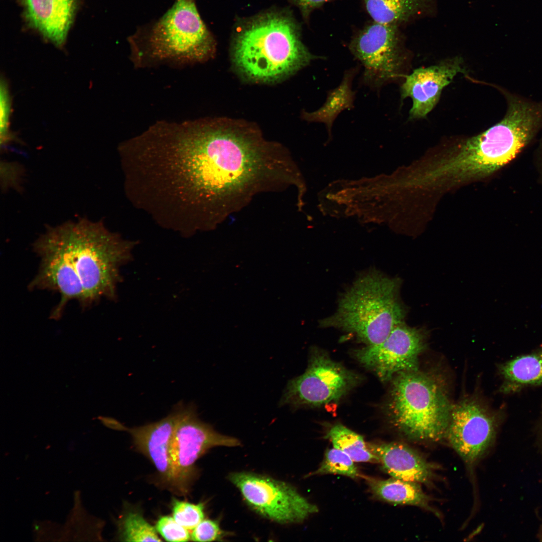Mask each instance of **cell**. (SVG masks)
Wrapping results in <instances>:
<instances>
[{
    "mask_svg": "<svg viewBox=\"0 0 542 542\" xmlns=\"http://www.w3.org/2000/svg\"><path fill=\"white\" fill-rule=\"evenodd\" d=\"M152 174L167 207L195 231H207L262 191L298 186L281 148L257 133L210 119L170 121L155 147Z\"/></svg>",
    "mask_w": 542,
    "mask_h": 542,
    "instance_id": "cell-1",
    "label": "cell"
},
{
    "mask_svg": "<svg viewBox=\"0 0 542 542\" xmlns=\"http://www.w3.org/2000/svg\"><path fill=\"white\" fill-rule=\"evenodd\" d=\"M44 234L72 262L84 291L82 307L102 297H116L120 267L130 259L136 242L110 231L102 221L86 218L49 227Z\"/></svg>",
    "mask_w": 542,
    "mask_h": 542,
    "instance_id": "cell-2",
    "label": "cell"
},
{
    "mask_svg": "<svg viewBox=\"0 0 542 542\" xmlns=\"http://www.w3.org/2000/svg\"><path fill=\"white\" fill-rule=\"evenodd\" d=\"M299 25L280 12L262 14L236 33L233 46L237 68L248 78L273 82L296 72L323 57L310 52L302 42Z\"/></svg>",
    "mask_w": 542,
    "mask_h": 542,
    "instance_id": "cell-3",
    "label": "cell"
},
{
    "mask_svg": "<svg viewBox=\"0 0 542 542\" xmlns=\"http://www.w3.org/2000/svg\"><path fill=\"white\" fill-rule=\"evenodd\" d=\"M134 67H181L212 56L214 38L202 20L195 0H175L157 20L128 37Z\"/></svg>",
    "mask_w": 542,
    "mask_h": 542,
    "instance_id": "cell-4",
    "label": "cell"
},
{
    "mask_svg": "<svg viewBox=\"0 0 542 542\" xmlns=\"http://www.w3.org/2000/svg\"><path fill=\"white\" fill-rule=\"evenodd\" d=\"M400 281L376 270L363 274L340 298L336 311L321 325L352 333L367 345L383 342L404 322L406 309L398 295Z\"/></svg>",
    "mask_w": 542,
    "mask_h": 542,
    "instance_id": "cell-5",
    "label": "cell"
},
{
    "mask_svg": "<svg viewBox=\"0 0 542 542\" xmlns=\"http://www.w3.org/2000/svg\"><path fill=\"white\" fill-rule=\"evenodd\" d=\"M438 373L419 369L399 373L391 380L389 421L409 440L438 442L446 437L453 403Z\"/></svg>",
    "mask_w": 542,
    "mask_h": 542,
    "instance_id": "cell-6",
    "label": "cell"
},
{
    "mask_svg": "<svg viewBox=\"0 0 542 542\" xmlns=\"http://www.w3.org/2000/svg\"><path fill=\"white\" fill-rule=\"evenodd\" d=\"M179 414L169 449L168 486L180 495L189 492L195 475L194 464L207 450L240 445L236 438L222 435L198 417L193 405L178 404Z\"/></svg>",
    "mask_w": 542,
    "mask_h": 542,
    "instance_id": "cell-7",
    "label": "cell"
},
{
    "mask_svg": "<svg viewBox=\"0 0 542 542\" xmlns=\"http://www.w3.org/2000/svg\"><path fill=\"white\" fill-rule=\"evenodd\" d=\"M349 49L364 67L363 83L374 89L401 75L405 52L399 26L369 22L352 37Z\"/></svg>",
    "mask_w": 542,
    "mask_h": 542,
    "instance_id": "cell-8",
    "label": "cell"
},
{
    "mask_svg": "<svg viewBox=\"0 0 542 542\" xmlns=\"http://www.w3.org/2000/svg\"><path fill=\"white\" fill-rule=\"evenodd\" d=\"M358 381L356 374L317 351L305 372L287 383L279 405L293 409L317 406L338 401Z\"/></svg>",
    "mask_w": 542,
    "mask_h": 542,
    "instance_id": "cell-9",
    "label": "cell"
},
{
    "mask_svg": "<svg viewBox=\"0 0 542 542\" xmlns=\"http://www.w3.org/2000/svg\"><path fill=\"white\" fill-rule=\"evenodd\" d=\"M229 479L253 510L274 521L301 522L318 511L316 505L285 482L246 472L233 473Z\"/></svg>",
    "mask_w": 542,
    "mask_h": 542,
    "instance_id": "cell-10",
    "label": "cell"
},
{
    "mask_svg": "<svg viewBox=\"0 0 542 542\" xmlns=\"http://www.w3.org/2000/svg\"><path fill=\"white\" fill-rule=\"evenodd\" d=\"M428 337L426 329L402 322L383 342L356 350L355 357L382 381H388L399 373L419 369V358L427 349Z\"/></svg>",
    "mask_w": 542,
    "mask_h": 542,
    "instance_id": "cell-11",
    "label": "cell"
},
{
    "mask_svg": "<svg viewBox=\"0 0 542 542\" xmlns=\"http://www.w3.org/2000/svg\"><path fill=\"white\" fill-rule=\"evenodd\" d=\"M495 434L494 418L477 398L464 397L453 404L445 438L466 463L478 461Z\"/></svg>",
    "mask_w": 542,
    "mask_h": 542,
    "instance_id": "cell-12",
    "label": "cell"
},
{
    "mask_svg": "<svg viewBox=\"0 0 542 542\" xmlns=\"http://www.w3.org/2000/svg\"><path fill=\"white\" fill-rule=\"evenodd\" d=\"M33 249L40 257L41 262L37 274L29 285V289L53 291L60 296L50 318L59 319L67 304L72 300L78 301L82 306L84 301L83 287L69 257L44 234L35 241Z\"/></svg>",
    "mask_w": 542,
    "mask_h": 542,
    "instance_id": "cell-13",
    "label": "cell"
},
{
    "mask_svg": "<svg viewBox=\"0 0 542 542\" xmlns=\"http://www.w3.org/2000/svg\"><path fill=\"white\" fill-rule=\"evenodd\" d=\"M466 73L462 58L456 57L437 65L415 69L406 75L400 95L402 99L409 97L412 100L410 117L426 116L437 104L444 88L458 74Z\"/></svg>",
    "mask_w": 542,
    "mask_h": 542,
    "instance_id": "cell-14",
    "label": "cell"
},
{
    "mask_svg": "<svg viewBox=\"0 0 542 542\" xmlns=\"http://www.w3.org/2000/svg\"><path fill=\"white\" fill-rule=\"evenodd\" d=\"M179 414L178 404L167 417L156 422L133 428L124 426L113 418L100 417L106 427L125 431L131 436L137 449L146 456L167 485L170 476L169 449Z\"/></svg>",
    "mask_w": 542,
    "mask_h": 542,
    "instance_id": "cell-15",
    "label": "cell"
},
{
    "mask_svg": "<svg viewBox=\"0 0 542 542\" xmlns=\"http://www.w3.org/2000/svg\"><path fill=\"white\" fill-rule=\"evenodd\" d=\"M23 5L28 24L62 46L73 20L77 0H23Z\"/></svg>",
    "mask_w": 542,
    "mask_h": 542,
    "instance_id": "cell-16",
    "label": "cell"
},
{
    "mask_svg": "<svg viewBox=\"0 0 542 542\" xmlns=\"http://www.w3.org/2000/svg\"><path fill=\"white\" fill-rule=\"evenodd\" d=\"M385 472L393 478L429 484L434 476V466L418 452L399 443L368 444Z\"/></svg>",
    "mask_w": 542,
    "mask_h": 542,
    "instance_id": "cell-17",
    "label": "cell"
},
{
    "mask_svg": "<svg viewBox=\"0 0 542 542\" xmlns=\"http://www.w3.org/2000/svg\"><path fill=\"white\" fill-rule=\"evenodd\" d=\"M372 21L384 25L406 23L430 7V0H361Z\"/></svg>",
    "mask_w": 542,
    "mask_h": 542,
    "instance_id": "cell-18",
    "label": "cell"
},
{
    "mask_svg": "<svg viewBox=\"0 0 542 542\" xmlns=\"http://www.w3.org/2000/svg\"><path fill=\"white\" fill-rule=\"evenodd\" d=\"M372 492L385 501L397 504L417 506L433 510L430 498L424 492L420 483L392 477L386 480L369 481Z\"/></svg>",
    "mask_w": 542,
    "mask_h": 542,
    "instance_id": "cell-19",
    "label": "cell"
},
{
    "mask_svg": "<svg viewBox=\"0 0 542 542\" xmlns=\"http://www.w3.org/2000/svg\"><path fill=\"white\" fill-rule=\"evenodd\" d=\"M357 70L358 68H354L346 71L341 84L328 93L324 104L314 112L304 113L305 118L310 121L325 123L330 133L333 122L338 114L344 109L353 107L355 93L351 85Z\"/></svg>",
    "mask_w": 542,
    "mask_h": 542,
    "instance_id": "cell-20",
    "label": "cell"
},
{
    "mask_svg": "<svg viewBox=\"0 0 542 542\" xmlns=\"http://www.w3.org/2000/svg\"><path fill=\"white\" fill-rule=\"evenodd\" d=\"M500 371L509 384L517 386L542 384V347L505 362L501 365Z\"/></svg>",
    "mask_w": 542,
    "mask_h": 542,
    "instance_id": "cell-21",
    "label": "cell"
},
{
    "mask_svg": "<svg viewBox=\"0 0 542 542\" xmlns=\"http://www.w3.org/2000/svg\"><path fill=\"white\" fill-rule=\"evenodd\" d=\"M333 447L347 454L354 461L378 462L363 437L341 424L332 426L327 434Z\"/></svg>",
    "mask_w": 542,
    "mask_h": 542,
    "instance_id": "cell-22",
    "label": "cell"
},
{
    "mask_svg": "<svg viewBox=\"0 0 542 542\" xmlns=\"http://www.w3.org/2000/svg\"><path fill=\"white\" fill-rule=\"evenodd\" d=\"M119 537L124 541H160L155 528L137 511L126 513L118 522Z\"/></svg>",
    "mask_w": 542,
    "mask_h": 542,
    "instance_id": "cell-23",
    "label": "cell"
},
{
    "mask_svg": "<svg viewBox=\"0 0 542 542\" xmlns=\"http://www.w3.org/2000/svg\"><path fill=\"white\" fill-rule=\"evenodd\" d=\"M354 462L347 454L333 447L326 451L323 461L314 474H339L357 478L360 474Z\"/></svg>",
    "mask_w": 542,
    "mask_h": 542,
    "instance_id": "cell-24",
    "label": "cell"
},
{
    "mask_svg": "<svg viewBox=\"0 0 542 542\" xmlns=\"http://www.w3.org/2000/svg\"><path fill=\"white\" fill-rule=\"evenodd\" d=\"M172 510L174 519L188 530H193L204 518L202 503L194 504L174 498Z\"/></svg>",
    "mask_w": 542,
    "mask_h": 542,
    "instance_id": "cell-25",
    "label": "cell"
},
{
    "mask_svg": "<svg viewBox=\"0 0 542 542\" xmlns=\"http://www.w3.org/2000/svg\"><path fill=\"white\" fill-rule=\"evenodd\" d=\"M1 145L5 149L15 137L10 131V118L12 112V101L7 81L2 77L0 88Z\"/></svg>",
    "mask_w": 542,
    "mask_h": 542,
    "instance_id": "cell-26",
    "label": "cell"
},
{
    "mask_svg": "<svg viewBox=\"0 0 542 542\" xmlns=\"http://www.w3.org/2000/svg\"><path fill=\"white\" fill-rule=\"evenodd\" d=\"M155 527L157 532L168 541H187L191 537L188 529L179 524L173 517L169 515L160 517Z\"/></svg>",
    "mask_w": 542,
    "mask_h": 542,
    "instance_id": "cell-27",
    "label": "cell"
},
{
    "mask_svg": "<svg viewBox=\"0 0 542 542\" xmlns=\"http://www.w3.org/2000/svg\"><path fill=\"white\" fill-rule=\"evenodd\" d=\"M224 534L216 521L204 519L193 529L190 539L194 541H212L221 538Z\"/></svg>",
    "mask_w": 542,
    "mask_h": 542,
    "instance_id": "cell-28",
    "label": "cell"
},
{
    "mask_svg": "<svg viewBox=\"0 0 542 542\" xmlns=\"http://www.w3.org/2000/svg\"><path fill=\"white\" fill-rule=\"evenodd\" d=\"M294 5L300 10L302 16L306 21L314 10L320 8L325 4L334 0H291Z\"/></svg>",
    "mask_w": 542,
    "mask_h": 542,
    "instance_id": "cell-29",
    "label": "cell"
}]
</instances>
